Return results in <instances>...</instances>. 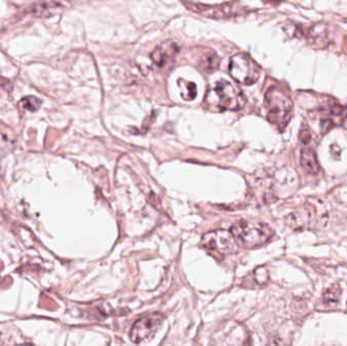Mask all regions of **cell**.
Wrapping results in <instances>:
<instances>
[{
  "label": "cell",
  "mask_w": 347,
  "mask_h": 346,
  "mask_svg": "<svg viewBox=\"0 0 347 346\" xmlns=\"http://www.w3.org/2000/svg\"><path fill=\"white\" fill-rule=\"evenodd\" d=\"M246 103L244 94L233 84L219 80L212 86L204 97V107L215 113L241 110Z\"/></svg>",
  "instance_id": "obj_1"
},
{
  "label": "cell",
  "mask_w": 347,
  "mask_h": 346,
  "mask_svg": "<svg viewBox=\"0 0 347 346\" xmlns=\"http://www.w3.org/2000/svg\"><path fill=\"white\" fill-rule=\"evenodd\" d=\"M230 232L237 245L249 249L264 245L273 236V231L267 223L247 219L235 222Z\"/></svg>",
  "instance_id": "obj_2"
},
{
  "label": "cell",
  "mask_w": 347,
  "mask_h": 346,
  "mask_svg": "<svg viewBox=\"0 0 347 346\" xmlns=\"http://www.w3.org/2000/svg\"><path fill=\"white\" fill-rule=\"evenodd\" d=\"M265 108L268 121L283 130L293 116L294 103L281 89L272 87L265 94Z\"/></svg>",
  "instance_id": "obj_3"
},
{
  "label": "cell",
  "mask_w": 347,
  "mask_h": 346,
  "mask_svg": "<svg viewBox=\"0 0 347 346\" xmlns=\"http://www.w3.org/2000/svg\"><path fill=\"white\" fill-rule=\"evenodd\" d=\"M328 214L325 206L315 200L305 202L288 216V223L294 230H313L326 226Z\"/></svg>",
  "instance_id": "obj_4"
},
{
  "label": "cell",
  "mask_w": 347,
  "mask_h": 346,
  "mask_svg": "<svg viewBox=\"0 0 347 346\" xmlns=\"http://www.w3.org/2000/svg\"><path fill=\"white\" fill-rule=\"evenodd\" d=\"M229 71L231 76L239 84L250 86L260 77V68L257 63L246 54H236L231 58Z\"/></svg>",
  "instance_id": "obj_5"
},
{
  "label": "cell",
  "mask_w": 347,
  "mask_h": 346,
  "mask_svg": "<svg viewBox=\"0 0 347 346\" xmlns=\"http://www.w3.org/2000/svg\"><path fill=\"white\" fill-rule=\"evenodd\" d=\"M201 246L216 257H223L235 251L237 243L231 232L215 230L203 235Z\"/></svg>",
  "instance_id": "obj_6"
},
{
  "label": "cell",
  "mask_w": 347,
  "mask_h": 346,
  "mask_svg": "<svg viewBox=\"0 0 347 346\" xmlns=\"http://www.w3.org/2000/svg\"><path fill=\"white\" fill-rule=\"evenodd\" d=\"M165 317L161 314L153 313L138 319L132 326L129 336L132 342L139 344L150 339L161 327Z\"/></svg>",
  "instance_id": "obj_7"
},
{
  "label": "cell",
  "mask_w": 347,
  "mask_h": 346,
  "mask_svg": "<svg viewBox=\"0 0 347 346\" xmlns=\"http://www.w3.org/2000/svg\"><path fill=\"white\" fill-rule=\"evenodd\" d=\"M188 9L195 11L200 14H203L211 18H227L233 17L240 14V11L243 10L238 3H223L219 5H205L201 3L184 2Z\"/></svg>",
  "instance_id": "obj_8"
},
{
  "label": "cell",
  "mask_w": 347,
  "mask_h": 346,
  "mask_svg": "<svg viewBox=\"0 0 347 346\" xmlns=\"http://www.w3.org/2000/svg\"><path fill=\"white\" fill-rule=\"evenodd\" d=\"M298 179L297 173L294 170H281L274 178V184L272 187L273 195L293 193L298 188Z\"/></svg>",
  "instance_id": "obj_9"
},
{
  "label": "cell",
  "mask_w": 347,
  "mask_h": 346,
  "mask_svg": "<svg viewBox=\"0 0 347 346\" xmlns=\"http://www.w3.org/2000/svg\"><path fill=\"white\" fill-rule=\"evenodd\" d=\"M346 108L340 105H333L327 108H323L321 112V129L322 132L329 131L330 128L339 125L342 123L344 118L346 117Z\"/></svg>",
  "instance_id": "obj_10"
},
{
  "label": "cell",
  "mask_w": 347,
  "mask_h": 346,
  "mask_svg": "<svg viewBox=\"0 0 347 346\" xmlns=\"http://www.w3.org/2000/svg\"><path fill=\"white\" fill-rule=\"evenodd\" d=\"M179 49V46L173 41L162 42L151 53V59L156 66L165 68L174 62Z\"/></svg>",
  "instance_id": "obj_11"
},
{
  "label": "cell",
  "mask_w": 347,
  "mask_h": 346,
  "mask_svg": "<svg viewBox=\"0 0 347 346\" xmlns=\"http://www.w3.org/2000/svg\"><path fill=\"white\" fill-rule=\"evenodd\" d=\"M305 35L310 45L318 49L327 47L330 42L328 27L326 24L323 23L316 24L313 27H311Z\"/></svg>",
  "instance_id": "obj_12"
},
{
  "label": "cell",
  "mask_w": 347,
  "mask_h": 346,
  "mask_svg": "<svg viewBox=\"0 0 347 346\" xmlns=\"http://www.w3.org/2000/svg\"><path fill=\"white\" fill-rule=\"evenodd\" d=\"M220 59L218 55L213 52L212 50L206 49L200 50L198 52V58H197V66L204 72H212L213 70L217 69L219 66Z\"/></svg>",
  "instance_id": "obj_13"
},
{
  "label": "cell",
  "mask_w": 347,
  "mask_h": 346,
  "mask_svg": "<svg viewBox=\"0 0 347 346\" xmlns=\"http://www.w3.org/2000/svg\"><path fill=\"white\" fill-rule=\"evenodd\" d=\"M300 165L303 170L312 175H316L320 172V164L318 161L316 152L311 148H303L300 154Z\"/></svg>",
  "instance_id": "obj_14"
},
{
  "label": "cell",
  "mask_w": 347,
  "mask_h": 346,
  "mask_svg": "<svg viewBox=\"0 0 347 346\" xmlns=\"http://www.w3.org/2000/svg\"><path fill=\"white\" fill-rule=\"evenodd\" d=\"M41 107V100L36 97H26L18 101V108L23 112H36Z\"/></svg>",
  "instance_id": "obj_15"
},
{
  "label": "cell",
  "mask_w": 347,
  "mask_h": 346,
  "mask_svg": "<svg viewBox=\"0 0 347 346\" xmlns=\"http://www.w3.org/2000/svg\"><path fill=\"white\" fill-rule=\"evenodd\" d=\"M179 87L182 90L181 95L183 97V99H193L196 95H197V90H196V86L193 83H188L185 80H179Z\"/></svg>",
  "instance_id": "obj_16"
},
{
  "label": "cell",
  "mask_w": 347,
  "mask_h": 346,
  "mask_svg": "<svg viewBox=\"0 0 347 346\" xmlns=\"http://www.w3.org/2000/svg\"><path fill=\"white\" fill-rule=\"evenodd\" d=\"M14 145V139L9 135L8 131L0 130V156L5 155L11 150Z\"/></svg>",
  "instance_id": "obj_17"
},
{
  "label": "cell",
  "mask_w": 347,
  "mask_h": 346,
  "mask_svg": "<svg viewBox=\"0 0 347 346\" xmlns=\"http://www.w3.org/2000/svg\"><path fill=\"white\" fill-rule=\"evenodd\" d=\"M340 296V290L338 287H331L327 289L324 293V299L327 302H336Z\"/></svg>",
  "instance_id": "obj_18"
},
{
  "label": "cell",
  "mask_w": 347,
  "mask_h": 346,
  "mask_svg": "<svg viewBox=\"0 0 347 346\" xmlns=\"http://www.w3.org/2000/svg\"><path fill=\"white\" fill-rule=\"evenodd\" d=\"M22 346H32V345H28V344H27V345H22Z\"/></svg>",
  "instance_id": "obj_19"
}]
</instances>
